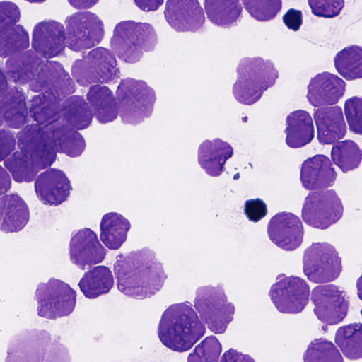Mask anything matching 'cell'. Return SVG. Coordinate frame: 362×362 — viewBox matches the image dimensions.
<instances>
[{
    "label": "cell",
    "mask_w": 362,
    "mask_h": 362,
    "mask_svg": "<svg viewBox=\"0 0 362 362\" xmlns=\"http://www.w3.org/2000/svg\"><path fill=\"white\" fill-rule=\"evenodd\" d=\"M113 270L119 291L136 300L155 296L168 279L163 263L148 247L118 254Z\"/></svg>",
    "instance_id": "6da1fadb"
},
{
    "label": "cell",
    "mask_w": 362,
    "mask_h": 362,
    "mask_svg": "<svg viewBox=\"0 0 362 362\" xmlns=\"http://www.w3.org/2000/svg\"><path fill=\"white\" fill-rule=\"evenodd\" d=\"M206 332L204 323L188 301L169 305L163 311L157 329L162 344L178 353L190 350Z\"/></svg>",
    "instance_id": "7a4b0ae2"
},
{
    "label": "cell",
    "mask_w": 362,
    "mask_h": 362,
    "mask_svg": "<svg viewBox=\"0 0 362 362\" xmlns=\"http://www.w3.org/2000/svg\"><path fill=\"white\" fill-rule=\"evenodd\" d=\"M237 79L232 88L235 100L240 104L252 105L264 93L273 87L279 71L272 61L261 57L242 58L236 68Z\"/></svg>",
    "instance_id": "3957f363"
},
{
    "label": "cell",
    "mask_w": 362,
    "mask_h": 362,
    "mask_svg": "<svg viewBox=\"0 0 362 362\" xmlns=\"http://www.w3.org/2000/svg\"><path fill=\"white\" fill-rule=\"evenodd\" d=\"M158 42L157 33L151 24L132 20L117 23L110 40L112 52L129 64L139 62L144 52L155 49Z\"/></svg>",
    "instance_id": "277c9868"
},
{
    "label": "cell",
    "mask_w": 362,
    "mask_h": 362,
    "mask_svg": "<svg viewBox=\"0 0 362 362\" xmlns=\"http://www.w3.org/2000/svg\"><path fill=\"white\" fill-rule=\"evenodd\" d=\"M71 76L81 87L114 84L121 76L117 57L111 49L97 47L76 59L71 65Z\"/></svg>",
    "instance_id": "5b68a950"
},
{
    "label": "cell",
    "mask_w": 362,
    "mask_h": 362,
    "mask_svg": "<svg viewBox=\"0 0 362 362\" xmlns=\"http://www.w3.org/2000/svg\"><path fill=\"white\" fill-rule=\"evenodd\" d=\"M115 95L122 124L136 126L152 115L156 94L146 81L130 77L122 79Z\"/></svg>",
    "instance_id": "8992f818"
},
{
    "label": "cell",
    "mask_w": 362,
    "mask_h": 362,
    "mask_svg": "<svg viewBox=\"0 0 362 362\" xmlns=\"http://www.w3.org/2000/svg\"><path fill=\"white\" fill-rule=\"evenodd\" d=\"M194 306L202 321L214 334H224L233 320L235 307L228 300L223 285L218 284L197 288Z\"/></svg>",
    "instance_id": "52a82bcc"
},
{
    "label": "cell",
    "mask_w": 362,
    "mask_h": 362,
    "mask_svg": "<svg viewBox=\"0 0 362 362\" xmlns=\"http://www.w3.org/2000/svg\"><path fill=\"white\" fill-rule=\"evenodd\" d=\"M39 317L57 320L70 315L76 305L77 293L69 284L54 277L40 282L35 291Z\"/></svg>",
    "instance_id": "ba28073f"
},
{
    "label": "cell",
    "mask_w": 362,
    "mask_h": 362,
    "mask_svg": "<svg viewBox=\"0 0 362 362\" xmlns=\"http://www.w3.org/2000/svg\"><path fill=\"white\" fill-rule=\"evenodd\" d=\"M303 272L314 284L334 281L342 272L341 258L332 245L325 242L313 243L304 251Z\"/></svg>",
    "instance_id": "9c48e42d"
},
{
    "label": "cell",
    "mask_w": 362,
    "mask_h": 362,
    "mask_svg": "<svg viewBox=\"0 0 362 362\" xmlns=\"http://www.w3.org/2000/svg\"><path fill=\"white\" fill-rule=\"evenodd\" d=\"M67 47L74 52H83L97 47L105 37L103 21L90 11H78L64 21Z\"/></svg>",
    "instance_id": "30bf717a"
},
{
    "label": "cell",
    "mask_w": 362,
    "mask_h": 362,
    "mask_svg": "<svg viewBox=\"0 0 362 362\" xmlns=\"http://www.w3.org/2000/svg\"><path fill=\"white\" fill-rule=\"evenodd\" d=\"M343 214V204L333 189L310 192L305 198L301 210L303 221L320 230H326L336 224Z\"/></svg>",
    "instance_id": "8fae6325"
},
{
    "label": "cell",
    "mask_w": 362,
    "mask_h": 362,
    "mask_svg": "<svg viewBox=\"0 0 362 362\" xmlns=\"http://www.w3.org/2000/svg\"><path fill=\"white\" fill-rule=\"evenodd\" d=\"M309 284L297 276L279 274L268 293L276 310L283 314L300 313L310 300Z\"/></svg>",
    "instance_id": "7c38bea8"
},
{
    "label": "cell",
    "mask_w": 362,
    "mask_h": 362,
    "mask_svg": "<svg viewBox=\"0 0 362 362\" xmlns=\"http://www.w3.org/2000/svg\"><path fill=\"white\" fill-rule=\"evenodd\" d=\"M52 342L46 330H22L10 338L5 362H45Z\"/></svg>",
    "instance_id": "4fadbf2b"
},
{
    "label": "cell",
    "mask_w": 362,
    "mask_h": 362,
    "mask_svg": "<svg viewBox=\"0 0 362 362\" xmlns=\"http://www.w3.org/2000/svg\"><path fill=\"white\" fill-rule=\"evenodd\" d=\"M16 139L18 150L27 154L40 171L54 163L57 151L48 129L28 124L18 131Z\"/></svg>",
    "instance_id": "5bb4252c"
},
{
    "label": "cell",
    "mask_w": 362,
    "mask_h": 362,
    "mask_svg": "<svg viewBox=\"0 0 362 362\" xmlns=\"http://www.w3.org/2000/svg\"><path fill=\"white\" fill-rule=\"evenodd\" d=\"M311 302L317 318L327 326L341 322L346 317L350 307L346 292L334 284L315 287L311 292Z\"/></svg>",
    "instance_id": "9a60e30c"
},
{
    "label": "cell",
    "mask_w": 362,
    "mask_h": 362,
    "mask_svg": "<svg viewBox=\"0 0 362 362\" xmlns=\"http://www.w3.org/2000/svg\"><path fill=\"white\" fill-rule=\"evenodd\" d=\"M29 89L36 93H45L64 100L76 90V85L64 66L57 61L45 60Z\"/></svg>",
    "instance_id": "2e32d148"
},
{
    "label": "cell",
    "mask_w": 362,
    "mask_h": 362,
    "mask_svg": "<svg viewBox=\"0 0 362 362\" xmlns=\"http://www.w3.org/2000/svg\"><path fill=\"white\" fill-rule=\"evenodd\" d=\"M107 253L96 233L90 228L72 232L69 244V259L80 269L85 270L103 262Z\"/></svg>",
    "instance_id": "e0dca14e"
},
{
    "label": "cell",
    "mask_w": 362,
    "mask_h": 362,
    "mask_svg": "<svg viewBox=\"0 0 362 362\" xmlns=\"http://www.w3.org/2000/svg\"><path fill=\"white\" fill-rule=\"evenodd\" d=\"M31 46L43 59L52 60L62 56L67 47L65 26L52 19L37 23L32 32Z\"/></svg>",
    "instance_id": "ac0fdd59"
},
{
    "label": "cell",
    "mask_w": 362,
    "mask_h": 362,
    "mask_svg": "<svg viewBox=\"0 0 362 362\" xmlns=\"http://www.w3.org/2000/svg\"><path fill=\"white\" fill-rule=\"evenodd\" d=\"M269 240L285 251H294L302 245L305 233L300 218L293 213L281 211L273 216L267 224Z\"/></svg>",
    "instance_id": "d6986e66"
},
{
    "label": "cell",
    "mask_w": 362,
    "mask_h": 362,
    "mask_svg": "<svg viewBox=\"0 0 362 362\" xmlns=\"http://www.w3.org/2000/svg\"><path fill=\"white\" fill-rule=\"evenodd\" d=\"M165 19L179 33L200 31L204 27V11L197 0H169L164 10Z\"/></svg>",
    "instance_id": "ffe728a7"
},
{
    "label": "cell",
    "mask_w": 362,
    "mask_h": 362,
    "mask_svg": "<svg viewBox=\"0 0 362 362\" xmlns=\"http://www.w3.org/2000/svg\"><path fill=\"white\" fill-rule=\"evenodd\" d=\"M34 190L43 204L58 206L69 199L73 187L64 171L49 168L38 175L34 182Z\"/></svg>",
    "instance_id": "44dd1931"
},
{
    "label": "cell",
    "mask_w": 362,
    "mask_h": 362,
    "mask_svg": "<svg viewBox=\"0 0 362 362\" xmlns=\"http://www.w3.org/2000/svg\"><path fill=\"white\" fill-rule=\"evenodd\" d=\"M346 83L338 76L325 71L313 77L307 86V100L315 107L337 104L346 92Z\"/></svg>",
    "instance_id": "7402d4cb"
},
{
    "label": "cell",
    "mask_w": 362,
    "mask_h": 362,
    "mask_svg": "<svg viewBox=\"0 0 362 362\" xmlns=\"http://www.w3.org/2000/svg\"><path fill=\"white\" fill-rule=\"evenodd\" d=\"M337 173L329 158L317 154L305 160L300 166L302 187L310 192L325 190L335 183Z\"/></svg>",
    "instance_id": "603a6c76"
},
{
    "label": "cell",
    "mask_w": 362,
    "mask_h": 362,
    "mask_svg": "<svg viewBox=\"0 0 362 362\" xmlns=\"http://www.w3.org/2000/svg\"><path fill=\"white\" fill-rule=\"evenodd\" d=\"M313 117L321 145H334L346 136L347 127L339 106L318 107Z\"/></svg>",
    "instance_id": "cb8c5ba5"
},
{
    "label": "cell",
    "mask_w": 362,
    "mask_h": 362,
    "mask_svg": "<svg viewBox=\"0 0 362 362\" xmlns=\"http://www.w3.org/2000/svg\"><path fill=\"white\" fill-rule=\"evenodd\" d=\"M234 153L230 144L216 138L204 140L199 146L197 160L200 167L211 177H218L225 170V165Z\"/></svg>",
    "instance_id": "d4e9b609"
},
{
    "label": "cell",
    "mask_w": 362,
    "mask_h": 362,
    "mask_svg": "<svg viewBox=\"0 0 362 362\" xmlns=\"http://www.w3.org/2000/svg\"><path fill=\"white\" fill-rule=\"evenodd\" d=\"M0 214V229L5 233L21 231L28 223L30 217L27 203L16 192L1 196Z\"/></svg>",
    "instance_id": "484cf974"
},
{
    "label": "cell",
    "mask_w": 362,
    "mask_h": 362,
    "mask_svg": "<svg viewBox=\"0 0 362 362\" xmlns=\"http://www.w3.org/2000/svg\"><path fill=\"white\" fill-rule=\"evenodd\" d=\"M29 106L25 93L13 86L1 95V124L13 129H21L29 120Z\"/></svg>",
    "instance_id": "4316f807"
},
{
    "label": "cell",
    "mask_w": 362,
    "mask_h": 362,
    "mask_svg": "<svg viewBox=\"0 0 362 362\" xmlns=\"http://www.w3.org/2000/svg\"><path fill=\"white\" fill-rule=\"evenodd\" d=\"M44 62L34 50L28 49L8 58L4 71L14 84L30 85L35 79Z\"/></svg>",
    "instance_id": "83f0119b"
},
{
    "label": "cell",
    "mask_w": 362,
    "mask_h": 362,
    "mask_svg": "<svg viewBox=\"0 0 362 362\" xmlns=\"http://www.w3.org/2000/svg\"><path fill=\"white\" fill-rule=\"evenodd\" d=\"M86 100L98 123L106 124L115 121L119 114L117 97L105 85H95L88 88Z\"/></svg>",
    "instance_id": "f1b7e54d"
},
{
    "label": "cell",
    "mask_w": 362,
    "mask_h": 362,
    "mask_svg": "<svg viewBox=\"0 0 362 362\" xmlns=\"http://www.w3.org/2000/svg\"><path fill=\"white\" fill-rule=\"evenodd\" d=\"M286 144L291 148H300L311 143L315 136L313 122L309 112L296 110L286 119Z\"/></svg>",
    "instance_id": "f546056e"
},
{
    "label": "cell",
    "mask_w": 362,
    "mask_h": 362,
    "mask_svg": "<svg viewBox=\"0 0 362 362\" xmlns=\"http://www.w3.org/2000/svg\"><path fill=\"white\" fill-rule=\"evenodd\" d=\"M131 228L129 221L121 214L107 213L100 223V240L108 250H117L126 242Z\"/></svg>",
    "instance_id": "4dcf8cb0"
},
{
    "label": "cell",
    "mask_w": 362,
    "mask_h": 362,
    "mask_svg": "<svg viewBox=\"0 0 362 362\" xmlns=\"http://www.w3.org/2000/svg\"><path fill=\"white\" fill-rule=\"evenodd\" d=\"M58 153L70 158L81 156L86 148V142L78 130L60 121L48 128Z\"/></svg>",
    "instance_id": "1f68e13d"
},
{
    "label": "cell",
    "mask_w": 362,
    "mask_h": 362,
    "mask_svg": "<svg viewBox=\"0 0 362 362\" xmlns=\"http://www.w3.org/2000/svg\"><path fill=\"white\" fill-rule=\"evenodd\" d=\"M62 100L45 93H37L29 100L30 117L45 128H49L62 119Z\"/></svg>",
    "instance_id": "d6a6232c"
},
{
    "label": "cell",
    "mask_w": 362,
    "mask_h": 362,
    "mask_svg": "<svg viewBox=\"0 0 362 362\" xmlns=\"http://www.w3.org/2000/svg\"><path fill=\"white\" fill-rule=\"evenodd\" d=\"M114 284L110 269L105 265H99L85 272L78 286L85 298L93 300L109 293Z\"/></svg>",
    "instance_id": "836d02e7"
},
{
    "label": "cell",
    "mask_w": 362,
    "mask_h": 362,
    "mask_svg": "<svg viewBox=\"0 0 362 362\" xmlns=\"http://www.w3.org/2000/svg\"><path fill=\"white\" fill-rule=\"evenodd\" d=\"M94 117L93 110L82 95H72L62 104V120L80 131L89 128Z\"/></svg>",
    "instance_id": "e575fe53"
},
{
    "label": "cell",
    "mask_w": 362,
    "mask_h": 362,
    "mask_svg": "<svg viewBox=\"0 0 362 362\" xmlns=\"http://www.w3.org/2000/svg\"><path fill=\"white\" fill-rule=\"evenodd\" d=\"M204 6L208 20L218 27L230 28L243 16V6L239 1L206 0Z\"/></svg>",
    "instance_id": "d590c367"
},
{
    "label": "cell",
    "mask_w": 362,
    "mask_h": 362,
    "mask_svg": "<svg viewBox=\"0 0 362 362\" xmlns=\"http://www.w3.org/2000/svg\"><path fill=\"white\" fill-rule=\"evenodd\" d=\"M334 341L347 359L362 358V323L340 327L336 332Z\"/></svg>",
    "instance_id": "8d00e7d4"
},
{
    "label": "cell",
    "mask_w": 362,
    "mask_h": 362,
    "mask_svg": "<svg viewBox=\"0 0 362 362\" xmlns=\"http://www.w3.org/2000/svg\"><path fill=\"white\" fill-rule=\"evenodd\" d=\"M334 64L346 80L362 78V47L352 45L344 47L335 55Z\"/></svg>",
    "instance_id": "74e56055"
},
{
    "label": "cell",
    "mask_w": 362,
    "mask_h": 362,
    "mask_svg": "<svg viewBox=\"0 0 362 362\" xmlns=\"http://www.w3.org/2000/svg\"><path fill=\"white\" fill-rule=\"evenodd\" d=\"M332 162L344 173L357 169L362 162V149L352 140L339 141L331 150Z\"/></svg>",
    "instance_id": "f35d334b"
},
{
    "label": "cell",
    "mask_w": 362,
    "mask_h": 362,
    "mask_svg": "<svg viewBox=\"0 0 362 362\" xmlns=\"http://www.w3.org/2000/svg\"><path fill=\"white\" fill-rule=\"evenodd\" d=\"M30 37L26 29L21 25L0 30V54L3 59L28 49Z\"/></svg>",
    "instance_id": "ab89813d"
},
{
    "label": "cell",
    "mask_w": 362,
    "mask_h": 362,
    "mask_svg": "<svg viewBox=\"0 0 362 362\" xmlns=\"http://www.w3.org/2000/svg\"><path fill=\"white\" fill-rule=\"evenodd\" d=\"M3 164L18 183L33 182L40 172L28 156L18 149L5 159Z\"/></svg>",
    "instance_id": "60d3db41"
},
{
    "label": "cell",
    "mask_w": 362,
    "mask_h": 362,
    "mask_svg": "<svg viewBox=\"0 0 362 362\" xmlns=\"http://www.w3.org/2000/svg\"><path fill=\"white\" fill-rule=\"evenodd\" d=\"M303 362H344L337 346L325 338L313 340L303 355Z\"/></svg>",
    "instance_id": "b9f144b4"
},
{
    "label": "cell",
    "mask_w": 362,
    "mask_h": 362,
    "mask_svg": "<svg viewBox=\"0 0 362 362\" xmlns=\"http://www.w3.org/2000/svg\"><path fill=\"white\" fill-rule=\"evenodd\" d=\"M222 344L214 335L206 337L188 355L187 362H219Z\"/></svg>",
    "instance_id": "7bdbcfd3"
},
{
    "label": "cell",
    "mask_w": 362,
    "mask_h": 362,
    "mask_svg": "<svg viewBox=\"0 0 362 362\" xmlns=\"http://www.w3.org/2000/svg\"><path fill=\"white\" fill-rule=\"evenodd\" d=\"M252 18L259 22L274 19L282 8V1H241Z\"/></svg>",
    "instance_id": "ee69618b"
},
{
    "label": "cell",
    "mask_w": 362,
    "mask_h": 362,
    "mask_svg": "<svg viewBox=\"0 0 362 362\" xmlns=\"http://www.w3.org/2000/svg\"><path fill=\"white\" fill-rule=\"evenodd\" d=\"M344 114L351 132L362 135V98L353 96L345 101Z\"/></svg>",
    "instance_id": "f6af8a7d"
},
{
    "label": "cell",
    "mask_w": 362,
    "mask_h": 362,
    "mask_svg": "<svg viewBox=\"0 0 362 362\" xmlns=\"http://www.w3.org/2000/svg\"><path fill=\"white\" fill-rule=\"evenodd\" d=\"M312 13L317 17L333 18L339 15L344 7L342 0H317L308 1Z\"/></svg>",
    "instance_id": "bcb514c9"
},
{
    "label": "cell",
    "mask_w": 362,
    "mask_h": 362,
    "mask_svg": "<svg viewBox=\"0 0 362 362\" xmlns=\"http://www.w3.org/2000/svg\"><path fill=\"white\" fill-rule=\"evenodd\" d=\"M0 30L18 25L21 13L19 7L12 1H1L0 3Z\"/></svg>",
    "instance_id": "7dc6e473"
},
{
    "label": "cell",
    "mask_w": 362,
    "mask_h": 362,
    "mask_svg": "<svg viewBox=\"0 0 362 362\" xmlns=\"http://www.w3.org/2000/svg\"><path fill=\"white\" fill-rule=\"evenodd\" d=\"M243 210L247 218L254 223L262 220L268 213L266 203L259 198L247 200L244 204Z\"/></svg>",
    "instance_id": "c3c4849f"
},
{
    "label": "cell",
    "mask_w": 362,
    "mask_h": 362,
    "mask_svg": "<svg viewBox=\"0 0 362 362\" xmlns=\"http://www.w3.org/2000/svg\"><path fill=\"white\" fill-rule=\"evenodd\" d=\"M45 362H71L69 349L55 338L49 347Z\"/></svg>",
    "instance_id": "681fc988"
},
{
    "label": "cell",
    "mask_w": 362,
    "mask_h": 362,
    "mask_svg": "<svg viewBox=\"0 0 362 362\" xmlns=\"http://www.w3.org/2000/svg\"><path fill=\"white\" fill-rule=\"evenodd\" d=\"M17 144L16 136L8 129H1V160L4 161L15 151Z\"/></svg>",
    "instance_id": "f907efd6"
},
{
    "label": "cell",
    "mask_w": 362,
    "mask_h": 362,
    "mask_svg": "<svg viewBox=\"0 0 362 362\" xmlns=\"http://www.w3.org/2000/svg\"><path fill=\"white\" fill-rule=\"evenodd\" d=\"M284 25L293 31H298L303 24V13L300 10L291 8L282 18Z\"/></svg>",
    "instance_id": "816d5d0a"
},
{
    "label": "cell",
    "mask_w": 362,
    "mask_h": 362,
    "mask_svg": "<svg viewBox=\"0 0 362 362\" xmlns=\"http://www.w3.org/2000/svg\"><path fill=\"white\" fill-rule=\"evenodd\" d=\"M220 362H256L249 354H245L230 348L226 351L221 358Z\"/></svg>",
    "instance_id": "f5cc1de1"
},
{
    "label": "cell",
    "mask_w": 362,
    "mask_h": 362,
    "mask_svg": "<svg viewBox=\"0 0 362 362\" xmlns=\"http://www.w3.org/2000/svg\"><path fill=\"white\" fill-rule=\"evenodd\" d=\"M134 3L139 9L149 12L158 10L163 4V1H134Z\"/></svg>",
    "instance_id": "db71d44e"
},
{
    "label": "cell",
    "mask_w": 362,
    "mask_h": 362,
    "mask_svg": "<svg viewBox=\"0 0 362 362\" xmlns=\"http://www.w3.org/2000/svg\"><path fill=\"white\" fill-rule=\"evenodd\" d=\"M0 177L1 195L3 196L6 194L11 187V179L8 175V170L3 166H1Z\"/></svg>",
    "instance_id": "11a10c76"
},
{
    "label": "cell",
    "mask_w": 362,
    "mask_h": 362,
    "mask_svg": "<svg viewBox=\"0 0 362 362\" xmlns=\"http://www.w3.org/2000/svg\"><path fill=\"white\" fill-rule=\"evenodd\" d=\"M68 2L72 7L81 11L89 9L98 3L95 1H69Z\"/></svg>",
    "instance_id": "9f6ffc18"
},
{
    "label": "cell",
    "mask_w": 362,
    "mask_h": 362,
    "mask_svg": "<svg viewBox=\"0 0 362 362\" xmlns=\"http://www.w3.org/2000/svg\"><path fill=\"white\" fill-rule=\"evenodd\" d=\"M0 79H1V88H0L1 94L0 95H3L11 88V87L9 86L8 78L6 76V72L4 69H1Z\"/></svg>",
    "instance_id": "6f0895ef"
},
{
    "label": "cell",
    "mask_w": 362,
    "mask_h": 362,
    "mask_svg": "<svg viewBox=\"0 0 362 362\" xmlns=\"http://www.w3.org/2000/svg\"><path fill=\"white\" fill-rule=\"evenodd\" d=\"M356 287L357 291V296L358 298L362 300V274L356 281Z\"/></svg>",
    "instance_id": "680465c9"
},
{
    "label": "cell",
    "mask_w": 362,
    "mask_h": 362,
    "mask_svg": "<svg viewBox=\"0 0 362 362\" xmlns=\"http://www.w3.org/2000/svg\"><path fill=\"white\" fill-rule=\"evenodd\" d=\"M361 315H362V309H361Z\"/></svg>",
    "instance_id": "91938a15"
}]
</instances>
